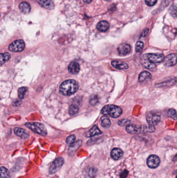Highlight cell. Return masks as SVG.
<instances>
[{
  "label": "cell",
  "mask_w": 177,
  "mask_h": 178,
  "mask_svg": "<svg viewBox=\"0 0 177 178\" xmlns=\"http://www.w3.org/2000/svg\"><path fill=\"white\" fill-rule=\"evenodd\" d=\"M147 56L151 62L154 64L162 62L165 58L164 55L162 54H147Z\"/></svg>",
  "instance_id": "cell-10"
},
{
  "label": "cell",
  "mask_w": 177,
  "mask_h": 178,
  "mask_svg": "<svg viewBox=\"0 0 177 178\" xmlns=\"http://www.w3.org/2000/svg\"><path fill=\"white\" fill-rule=\"evenodd\" d=\"M155 127L152 125H143L139 128V131L143 133H152L155 131Z\"/></svg>",
  "instance_id": "cell-19"
},
{
  "label": "cell",
  "mask_w": 177,
  "mask_h": 178,
  "mask_svg": "<svg viewBox=\"0 0 177 178\" xmlns=\"http://www.w3.org/2000/svg\"><path fill=\"white\" fill-rule=\"evenodd\" d=\"M79 107L78 106L75 105H71L69 109V113L71 115H74L78 113L79 112Z\"/></svg>",
  "instance_id": "cell-28"
},
{
  "label": "cell",
  "mask_w": 177,
  "mask_h": 178,
  "mask_svg": "<svg viewBox=\"0 0 177 178\" xmlns=\"http://www.w3.org/2000/svg\"><path fill=\"white\" fill-rule=\"evenodd\" d=\"M25 43L22 40H16L9 45V49L13 52H20L24 49Z\"/></svg>",
  "instance_id": "cell-5"
},
{
  "label": "cell",
  "mask_w": 177,
  "mask_h": 178,
  "mask_svg": "<svg viewBox=\"0 0 177 178\" xmlns=\"http://www.w3.org/2000/svg\"><path fill=\"white\" fill-rule=\"evenodd\" d=\"M131 47L130 45L126 44V43H123L122 44L120 45L118 48H117V51L120 55L125 56L128 55V54L131 53Z\"/></svg>",
  "instance_id": "cell-11"
},
{
  "label": "cell",
  "mask_w": 177,
  "mask_h": 178,
  "mask_svg": "<svg viewBox=\"0 0 177 178\" xmlns=\"http://www.w3.org/2000/svg\"><path fill=\"white\" fill-rule=\"evenodd\" d=\"M164 64L167 67H171L175 66L177 63V54H171L166 56L164 58Z\"/></svg>",
  "instance_id": "cell-8"
},
{
  "label": "cell",
  "mask_w": 177,
  "mask_h": 178,
  "mask_svg": "<svg viewBox=\"0 0 177 178\" xmlns=\"http://www.w3.org/2000/svg\"><path fill=\"white\" fill-rule=\"evenodd\" d=\"M177 82V78L176 77H171L165 80L162 83L157 84L155 86L157 87H169L173 86Z\"/></svg>",
  "instance_id": "cell-12"
},
{
  "label": "cell",
  "mask_w": 177,
  "mask_h": 178,
  "mask_svg": "<svg viewBox=\"0 0 177 178\" xmlns=\"http://www.w3.org/2000/svg\"><path fill=\"white\" fill-rule=\"evenodd\" d=\"M11 58V55L8 53L1 54L0 55V62L1 64L3 65L5 62H6L9 60Z\"/></svg>",
  "instance_id": "cell-24"
},
{
  "label": "cell",
  "mask_w": 177,
  "mask_h": 178,
  "mask_svg": "<svg viewBox=\"0 0 177 178\" xmlns=\"http://www.w3.org/2000/svg\"><path fill=\"white\" fill-rule=\"evenodd\" d=\"M113 67L120 70H124L128 68V65L126 62L121 60H113L111 62Z\"/></svg>",
  "instance_id": "cell-13"
},
{
  "label": "cell",
  "mask_w": 177,
  "mask_h": 178,
  "mask_svg": "<svg viewBox=\"0 0 177 178\" xmlns=\"http://www.w3.org/2000/svg\"><path fill=\"white\" fill-rule=\"evenodd\" d=\"M151 77V75L148 71H142L140 74L138 78V80L140 82H143L144 80H146V79H148Z\"/></svg>",
  "instance_id": "cell-22"
},
{
  "label": "cell",
  "mask_w": 177,
  "mask_h": 178,
  "mask_svg": "<svg viewBox=\"0 0 177 178\" xmlns=\"http://www.w3.org/2000/svg\"><path fill=\"white\" fill-rule=\"evenodd\" d=\"M101 134L102 132L100 130L99 128L96 126H95L89 131L88 132L87 134V136L91 137Z\"/></svg>",
  "instance_id": "cell-21"
},
{
  "label": "cell",
  "mask_w": 177,
  "mask_h": 178,
  "mask_svg": "<svg viewBox=\"0 0 177 178\" xmlns=\"http://www.w3.org/2000/svg\"><path fill=\"white\" fill-rule=\"evenodd\" d=\"M148 29H146V30H144V31H143L142 34H141V37H145L146 36V35L148 34Z\"/></svg>",
  "instance_id": "cell-37"
},
{
  "label": "cell",
  "mask_w": 177,
  "mask_h": 178,
  "mask_svg": "<svg viewBox=\"0 0 177 178\" xmlns=\"http://www.w3.org/2000/svg\"><path fill=\"white\" fill-rule=\"evenodd\" d=\"M27 91V88L26 87H21L20 88L18 91V97L19 98L22 100L24 98L25 94Z\"/></svg>",
  "instance_id": "cell-27"
},
{
  "label": "cell",
  "mask_w": 177,
  "mask_h": 178,
  "mask_svg": "<svg viewBox=\"0 0 177 178\" xmlns=\"http://www.w3.org/2000/svg\"><path fill=\"white\" fill-rule=\"evenodd\" d=\"M93 1V0H83V1H84V2L85 3H87V4H89V3H91Z\"/></svg>",
  "instance_id": "cell-38"
},
{
  "label": "cell",
  "mask_w": 177,
  "mask_h": 178,
  "mask_svg": "<svg viewBox=\"0 0 177 178\" xmlns=\"http://www.w3.org/2000/svg\"><path fill=\"white\" fill-rule=\"evenodd\" d=\"M146 118L148 125L155 126L159 123L161 120V116L156 113L150 111L146 114Z\"/></svg>",
  "instance_id": "cell-6"
},
{
  "label": "cell",
  "mask_w": 177,
  "mask_h": 178,
  "mask_svg": "<svg viewBox=\"0 0 177 178\" xmlns=\"http://www.w3.org/2000/svg\"><path fill=\"white\" fill-rule=\"evenodd\" d=\"M68 70L71 74H78L80 70V65L75 62H70L68 66Z\"/></svg>",
  "instance_id": "cell-17"
},
{
  "label": "cell",
  "mask_w": 177,
  "mask_h": 178,
  "mask_svg": "<svg viewBox=\"0 0 177 178\" xmlns=\"http://www.w3.org/2000/svg\"><path fill=\"white\" fill-rule=\"evenodd\" d=\"M98 102V98L97 95L92 96L89 100V103L92 105H95Z\"/></svg>",
  "instance_id": "cell-34"
},
{
  "label": "cell",
  "mask_w": 177,
  "mask_h": 178,
  "mask_svg": "<svg viewBox=\"0 0 177 178\" xmlns=\"http://www.w3.org/2000/svg\"><path fill=\"white\" fill-rule=\"evenodd\" d=\"M79 89V85L76 81L68 80L62 83L60 87V93L65 96H70L75 93Z\"/></svg>",
  "instance_id": "cell-1"
},
{
  "label": "cell",
  "mask_w": 177,
  "mask_h": 178,
  "mask_svg": "<svg viewBox=\"0 0 177 178\" xmlns=\"http://www.w3.org/2000/svg\"><path fill=\"white\" fill-rule=\"evenodd\" d=\"M141 63L142 65L146 69L151 71H154L156 69V66L153 62H151L148 58L147 54L142 56L141 58Z\"/></svg>",
  "instance_id": "cell-9"
},
{
  "label": "cell",
  "mask_w": 177,
  "mask_h": 178,
  "mask_svg": "<svg viewBox=\"0 0 177 178\" xmlns=\"http://www.w3.org/2000/svg\"><path fill=\"white\" fill-rule=\"evenodd\" d=\"M101 124L102 127L104 128H108L111 125V121L108 117L106 116L102 117L101 119Z\"/></svg>",
  "instance_id": "cell-25"
},
{
  "label": "cell",
  "mask_w": 177,
  "mask_h": 178,
  "mask_svg": "<svg viewBox=\"0 0 177 178\" xmlns=\"http://www.w3.org/2000/svg\"><path fill=\"white\" fill-rule=\"evenodd\" d=\"M123 111L121 107L113 105H106L102 108L101 113V114L107 115H108L113 118H117L121 116Z\"/></svg>",
  "instance_id": "cell-2"
},
{
  "label": "cell",
  "mask_w": 177,
  "mask_h": 178,
  "mask_svg": "<svg viewBox=\"0 0 177 178\" xmlns=\"http://www.w3.org/2000/svg\"><path fill=\"white\" fill-rule=\"evenodd\" d=\"M110 28V25L108 22L105 20H102L98 22L97 25V29L100 32H106Z\"/></svg>",
  "instance_id": "cell-18"
},
{
  "label": "cell",
  "mask_w": 177,
  "mask_h": 178,
  "mask_svg": "<svg viewBox=\"0 0 177 178\" xmlns=\"http://www.w3.org/2000/svg\"><path fill=\"white\" fill-rule=\"evenodd\" d=\"M169 12L171 15L173 17L177 16V5L173 4L171 7L169 9Z\"/></svg>",
  "instance_id": "cell-30"
},
{
  "label": "cell",
  "mask_w": 177,
  "mask_h": 178,
  "mask_svg": "<svg viewBox=\"0 0 177 178\" xmlns=\"http://www.w3.org/2000/svg\"><path fill=\"white\" fill-rule=\"evenodd\" d=\"M25 126L32 131L41 136H45L47 135L46 129L44 126L40 123H27Z\"/></svg>",
  "instance_id": "cell-3"
},
{
  "label": "cell",
  "mask_w": 177,
  "mask_h": 178,
  "mask_svg": "<svg viewBox=\"0 0 177 178\" xmlns=\"http://www.w3.org/2000/svg\"><path fill=\"white\" fill-rule=\"evenodd\" d=\"M146 163L149 168L155 169L160 164V159L158 156L156 155H151L147 159Z\"/></svg>",
  "instance_id": "cell-7"
},
{
  "label": "cell",
  "mask_w": 177,
  "mask_h": 178,
  "mask_svg": "<svg viewBox=\"0 0 177 178\" xmlns=\"http://www.w3.org/2000/svg\"><path fill=\"white\" fill-rule=\"evenodd\" d=\"M126 131L129 134H135L139 131V128L135 125H128L126 126Z\"/></svg>",
  "instance_id": "cell-23"
},
{
  "label": "cell",
  "mask_w": 177,
  "mask_h": 178,
  "mask_svg": "<svg viewBox=\"0 0 177 178\" xmlns=\"http://www.w3.org/2000/svg\"><path fill=\"white\" fill-rule=\"evenodd\" d=\"M64 159L59 157L56 158L54 160L53 163H52L51 167L49 169V173L51 174H55L61 168L62 165L64 164Z\"/></svg>",
  "instance_id": "cell-4"
},
{
  "label": "cell",
  "mask_w": 177,
  "mask_h": 178,
  "mask_svg": "<svg viewBox=\"0 0 177 178\" xmlns=\"http://www.w3.org/2000/svg\"><path fill=\"white\" fill-rule=\"evenodd\" d=\"M168 115L174 120H177V112L174 109H169L168 111Z\"/></svg>",
  "instance_id": "cell-29"
},
{
  "label": "cell",
  "mask_w": 177,
  "mask_h": 178,
  "mask_svg": "<svg viewBox=\"0 0 177 178\" xmlns=\"http://www.w3.org/2000/svg\"><path fill=\"white\" fill-rule=\"evenodd\" d=\"M145 2L149 6H152L156 3L157 0H145Z\"/></svg>",
  "instance_id": "cell-35"
},
{
  "label": "cell",
  "mask_w": 177,
  "mask_h": 178,
  "mask_svg": "<svg viewBox=\"0 0 177 178\" xmlns=\"http://www.w3.org/2000/svg\"><path fill=\"white\" fill-rule=\"evenodd\" d=\"M176 178H177V176H176Z\"/></svg>",
  "instance_id": "cell-41"
},
{
  "label": "cell",
  "mask_w": 177,
  "mask_h": 178,
  "mask_svg": "<svg viewBox=\"0 0 177 178\" xmlns=\"http://www.w3.org/2000/svg\"><path fill=\"white\" fill-rule=\"evenodd\" d=\"M19 8L20 11L22 12V13L28 14L31 11L30 5L28 3L25 2L21 3L19 6Z\"/></svg>",
  "instance_id": "cell-20"
},
{
  "label": "cell",
  "mask_w": 177,
  "mask_h": 178,
  "mask_svg": "<svg viewBox=\"0 0 177 178\" xmlns=\"http://www.w3.org/2000/svg\"><path fill=\"white\" fill-rule=\"evenodd\" d=\"M39 4L47 9H52L54 7V4L51 0H37Z\"/></svg>",
  "instance_id": "cell-14"
},
{
  "label": "cell",
  "mask_w": 177,
  "mask_h": 178,
  "mask_svg": "<svg viewBox=\"0 0 177 178\" xmlns=\"http://www.w3.org/2000/svg\"><path fill=\"white\" fill-rule=\"evenodd\" d=\"M75 136L74 135H71L69 136L66 139V143L68 144H72L75 140Z\"/></svg>",
  "instance_id": "cell-33"
},
{
  "label": "cell",
  "mask_w": 177,
  "mask_h": 178,
  "mask_svg": "<svg viewBox=\"0 0 177 178\" xmlns=\"http://www.w3.org/2000/svg\"><path fill=\"white\" fill-rule=\"evenodd\" d=\"M106 1H108H108H110L111 0H106Z\"/></svg>",
  "instance_id": "cell-39"
},
{
  "label": "cell",
  "mask_w": 177,
  "mask_h": 178,
  "mask_svg": "<svg viewBox=\"0 0 177 178\" xmlns=\"http://www.w3.org/2000/svg\"><path fill=\"white\" fill-rule=\"evenodd\" d=\"M143 43L141 41H138L136 44V51L137 52H140L141 51L143 47Z\"/></svg>",
  "instance_id": "cell-32"
},
{
  "label": "cell",
  "mask_w": 177,
  "mask_h": 178,
  "mask_svg": "<svg viewBox=\"0 0 177 178\" xmlns=\"http://www.w3.org/2000/svg\"><path fill=\"white\" fill-rule=\"evenodd\" d=\"M128 172L127 170H125L124 172H122V174L120 175V178H126L128 176Z\"/></svg>",
  "instance_id": "cell-36"
},
{
  "label": "cell",
  "mask_w": 177,
  "mask_h": 178,
  "mask_svg": "<svg viewBox=\"0 0 177 178\" xmlns=\"http://www.w3.org/2000/svg\"><path fill=\"white\" fill-rule=\"evenodd\" d=\"M168 1H169V2H171V0H168Z\"/></svg>",
  "instance_id": "cell-40"
},
{
  "label": "cell",
  "mask_w": 177,
  "mask_h": 178,
  "mask_svg": "<svg viewBox=\"0 0 177 178\" xmlns=\"http://www.w3.org/2000/svg\"><path fill=\"white\" fill-rule=\"evenodd\" d=\"M14 132L16 136H18L23 139H26L28 138L29 134L28 132L24 129L20 128H15L14 129Z\"/></svg>",
  "instance_id": "cell-15"
},
{
  "label": "cell",
  "mask_w": 177,
  "mask_h": 178,
  "mask_svg": "<svg viewBox=\"0 0 177 178\" xmlns=\"http://www.w3.org/2000/svg\"><path fill=\"white\" fill-rule=\"evenodd\" d=\"M131 123V121L128 119H121L118 121V125L120 126H128Z\"/></svg>",
  "instance_id": "cell-31"
},
{
  "label": "cell",
  "mask_w": 177,
  "mask_h": 178,
  "mask_svg": "<svg viewBox=\"0 0 177 178\" xmlns=\"http://www.w3.org/2000/svg\"><path fill=\"white\" fill-rule=\"evenodd\" d=\"M1 178H11L9 171L5 167L1 168Z\"/></svg>",
  "instance_id": "cell-26"
},
{
  "label": "cell",
  "mask_w": 177,
  "mask_h": 178,
  "mask_svg": "<svg viewBox=\"0 0 177 178\" xmlns=\"http://www.w3.org/2000/svg\"><path fill=\"white\" fill-rule=\"evenodd\" d=\"M123 155V151L118 148H114L111 151V157L115 160H118L122 158Z\"/></svg>",
  "instance_id": "cell-16"
}]
</instances>
